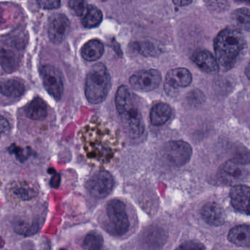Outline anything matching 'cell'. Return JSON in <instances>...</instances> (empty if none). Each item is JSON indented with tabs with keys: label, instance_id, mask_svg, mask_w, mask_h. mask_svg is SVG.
<instances>
[{
	"label": "cell",
	"instance_id": "cb8c5ba5",
	"mask_svg": "<svg viewBox=\"0 0 250 250\" xmlns=\"http://www.w3.org/2000/svg\"><path fill=\"white\" fill-rule=\"evenodd\" d=\"M14 229L21 235H31L39 231V225L35 221L18 220L15 224Z\"/></svg>",
	"mask_w": 250,
	"mask_h": 250
},
{
	"label": "cell",
	"instance_id": "7402d4cb",
	"mask_svg": "<svg viewBox=\"0 0 250 250\" xmlns=\"http://www.w3.org/2000/svg\"><path fill=\"white\" fill-rule=\"evenodd\" d=\"M103 20L102 11L95 5H89L83 17V25L86 28H94L98 27Z\"/></svg>",
	"mask_w": 250,
	"mask_h": 250
},
{
	"label": "cell",
	"instance_id": "7c38bea8",
	"mask_svg": "<svg viewBox=\"0 0 250 250\" xmlns=\"http://www.w3.org/2000/svg\"><path fill=\"white\" fill-rule=\"evenodd\" d=\"M231 204L241 213L250 215V187L235 186L229 192Z\"/></svg>",
	"mask_w": 250,
	"mask_h": 250
},
{
	"label": "cell",
	"instance_id": "484cf974",
	"mask_svg": "<svg viewBox=\"0 0 250 250\" xmlns=\"http://www.w3.org/2000/svg\"><path fill=\"white\" fill-rule=\"evenodd\" d=\"M2 66L5 71H13L17 68L19 59L17 55L11 51L2 49Z\"/></svg>",
	"mask_w": 250,
	"mask_h": 250
},
{
	"label": "cell",
	"instance_id": "7a4b0ae2",
	"mask_svg": "<svg viewBox=\"0 0 250 250\" xmlns=\"http://www.w3.org/2000/svg\"><path fill=\"white\" fill-rule=\"evenodd\" d=\"M115 105L127 135L131 139L140 137L145 131L144 121L134 96L126 86H121L117 90Z\"/></svg>",
	"mask_w": 250,
	"mask_h": 250
},
{
	"label": "cell",
	"instance_id": "ba28073f",
	"mask_svg": "<svg viewBox=\"0 0 250 250\" xmlns=\"http://www.w3.org/2000/svg\"><path fill=\"white\" fill-rule=\"evenodd\" d=\"M165 157L171 165L181 167L191 159L192 148L187 142L182 140L171 141L167 145L165 150Z\"/></svg>",
	"mask_w": 250,
	"mask_h": 250
},
{
	"label": "cell",
	"instance_id": "30bf717a",
	"mask_svg": "<svg viewBox=\"0 0 250 250\" xmlns=\"http://www.w3.org/2000/svg\"><path fill=\"white\" fill-rule=\"evenodd\" d=\"M247 173L248 171L246 165L232 159L220 167L218 176L219 180L225 184H235L242 181Z\"/></svg>",
	"mask_w": 250,
	"mask_h": 250
},
{
	"label": "cell",
	"instance_id": "9c48e42d",
	"mask_svg": "<svg viewBox=\"0 0 250 250\" xmlns=\"http://www.w3.org/2000/svg\"><path fill=\"white\" fill-rule=\"evenodd\" d=\"M71 23L66 16L56 14L49 18L48 26V36L52 43L60 44L62 43L70 31Z\"/></svg>",
	"mask_w": 250,
	"mask_h": 250
},
{
	"label": "cell",
	"instance_id": "4fadbf2b",
	"mask_svg": "<svg viewBox=\"0 0 250 250\" xmlns=\"http://www.w3.org/2000/svg\"><path fill=\"white\" fill-rule=\"evenodd\" d=\"M8 194L19 201H28L37 197L39 189L35 184L27 181H17L8 187Z\"/></svg>",
	"mask_w": 250,
	"mask_h": 250
},
{
	"label": "cell",
	"instance_id": "52a82bcc",
	"mask_svg": "<svg viewBox=\"0 0 250 250\" xmlns=\"http://www.w3.org/2000/svg\"><path fill=\"white\" fill-rule=\"evenodd\" d=\"M161 82V73L155 69L137 71L129 79L130 85L139 92L152 91L159 87Z\"/></svg>",
	"mask_w": 250,
	"mask_h": 250
},
{
	"label": "cell",
	"instance_id": "f546056e",
	"mask_svg": "<svg viewBox=\"0 0 250 250\" xmlns=\"http://www.w3.org/2000/svg\"><path fill=\"white\" fill-rule=\"evenodd\" d=\"M140 51L146 55H150V56H155L159 53V49L153 43H143L140 47Z\"/></svg>",
	"mask_w": 250,
	"mask_h": 250
},
{
	"label": "cell",
	"instance_id": "d590c367",
	"mask_svg": "<svg viewBox=\"0 0 250 250\" xmlns=\"http://www.w3.org/2000/svg\"><path fill=\"white\" fill-rule=\"evenodd\" d=\"M191 1H173V3L176 5L177 6L184 7L187 6L191 3Z\"/></svg>",
	"mask_w": 250,
	"mask_h": 250
},
{
	"label": "cell",
	"instance_id": "603a6c76",
	"mask_svg": "<svg viewBox=\"0 0 250 250\" xmlns=\"http://www.w3.org/2000/svg\"><path fill=\"white\" fill-rule=\"evenodd\" d=\"M232 19L241 30L250 32V10L242 8L235 10L232 14Z\"/></svg>",
	"mask_w": 250,
	"mask_h": 250
},
{
	"label": "cell",
	"instance_id": "836d02e7",
	"mask_svg": "<svg viewBox=\"0 0 250 250\" xmlns=\"http://www.w3.org/2000/svg\"><path fill=\"white\" fill-rule=\"evenodd\" d=\"M49 184H50L51 187H53V188H58L60 187V184H61V175L55 172Z\"/></svg>",
	"mask_w": 250,
	"mask_h": 250
},
{
	"label": "cell",
	"instance_id": "8992f818",
	"mask_svg": "<svg viewBox=\"0 0 250 250\" xmlns=\"http://www.w3.org/2000/svg\"><path fill=\"white\" fill-rule=\"evenodd\" d=\"M41 77L43 87L47 93L55 100H61L64 86L60 71L52 65H44L41 69Z\"/></svg>",
	"mask_w": 250,
	"mask_h": 250
},
{
	"label": "cell",
	"instance_id": "1f68e13d",
	"mask_svg": "<svg viewBox=\"0 0 250 250\" xmlns=\"http://www.w3.org/2000/svg\"><path fill=\"white\" fill-rule=\"evenodd\" d=\"M203 93L199 90H194L189 93L188 96V101L191 103H194V104H198L199 103H202L203 102Z\"/></svg>",
	"mask_w": 250,
	"mask_h": 250
},
{
	"label": "cell",
	"instance_id": "4dcf8cb0",
	"mask_svg": "<svg viewBox=\"0 0 250 250\" xmlns=\"http://www.w3.org/2000/svg\"><path fill=\"white\" fill-rule=\"evenodd\" d=\"M39 8L45 10L57 9L61 5L60 1H52V0H40L37 1Z\"/></svg>",
	"mask_w": 250,
	"mask_h": 250
},
{
	"label": "cell",
	"instance_id": "2e32d148",
	"mask_svg": "<svg viewBox=\"0 0 250 250\" xmlns=\"http://www.w3.org/2000/svg\"><path fill=\"white\" fill-rule=\"evenodd\" d=\"M25 91V85L20 79L12 78L1 83V93L9 99H19Z\"/></svg>",
	"mask_w": 250,
	"mask_h": 250
},
{
	"label": "cell",
	"instance_id": "277c9868",
	"mask_svg": "<svg viewBox=\"0 0 250 250\" xmlns=\"http://www.w3.org/2000/svg\"><path fill=\"white\" fill-rule=\"evenodd\" d=\"M105 229L114 236H122L129 229L130 222L126 207L118 199L110 200L106 205Z\"/></svg>",
	"mask_w": 250,
	"mask_h": 250
},
{
	"label": "cell",
	"instance_id": "3957f363",
	"mask_svg": "<svg viewBox=\"0 0 250 250\" xmlns=\"http://www.w3.org/2000/svg\"><path fill=\"white\" fill-rule=\"evenodd\" d=\"M110 87V74L106 67L102 63L92 67L86 77L84 87L87 101L92 104L102 103L107 96Z\"/></svg>",
	"mask_w": 250,
	"mask_h": 250
},
{
	"label": "cell",
	"instance_id": "ac0fdd59",
	"mask_svg": "<svg viewBox=\"0 0 250 250\" xmlns=\"http://www.w3.org/2000/svg\"><path fill=\"white\" fill-rule=\"evenodd\" d=\"M171 115L172 109L169 104L166 103L156 104L150 110V122L156 126L164 125L169 121Z\"/></svg>",
	"mask_w": 250,
	"mask_h": 250
},
{
	"label": "cell",
	"instance_id": "83f0119b",
	"mask_svg": "<svg viewBox=\"0 0 250 250\" xmlns=\"http://www.w3.org/2000/svg\"><path fill=\"white\" fill-rule=\"evenodd\" d=\"M175 250H205V247L199 241H188L183 243Z\"/></svg>",
	"mask_w": 250,
	"mask_h": 250
},
{
	"label": "cell",
	"instance_id": "d4e9b609",
	"mask_svg": "<svg viewBox=\"0 0 250 250\" xmlns=\"http://www.w3.org/2000/svg\"><path fill=\"white\" fill-rule=\"evenodd\" d=\"M103 243L102 235L97 231H92L86 235L83 246L87 250H100L103 247Z\"/></svg>",
	"mask_w": 250,
	"mask_h": 250
},
{
	"label": "cell",
	"instance_id": "4316f807",
	"mask_svg": "<svg viewBox=\"0 0 250 250\" xmlns=\"http://www.w3.org/2000/svg\"><path fill=\"white\" fill-rule=\"evenodd\" d=\"M234 160L240 162L244 165H248L250 164V151L247 150L245 147H237L234 153Z\"/></svg>",
	"mask_w": 250,
	"mask_h": 250
},
{
	"label": "cell",
	"instance_id": "8fae6325",
	"mask_svg": "<svg viewBox=\"0 0 250 250\" xmlns=\"http://www.w3.org/2000/svg\"><path fill=\"white\" fill-rule=\"evenodd\" d=\"M192 82V76L188 69L175 68L167 73L165 79V88L167 93L170 94L180 87H188Z\"/></svg>",
	"mask_w": 250,
	"mask_h": 250
},
{
	"label": "cell",
	"instance_id": "5bb4252c",
	"mask_svg": "<svg viewBox=\"0 0 250 250\" xmlns=\"http://www.w3.org/2000/svg\"><path fill=\"white\" fill-rule=\"evenodd\" d=\"M191 61L204 72L216 74L219 71V66L217 61L213 55L206 50L197 51L191 56Z\"/></svg>",
	"mask_w": 250,
	"mask_h": 250
},
{
	"label": "cell",
	"instance_id": "f35d334b",
	"mask_svg": "<svg viewBox=\"0 0 250 250\" xmlns=\"http://www.w3.org/2000/svg\"><path fill=\"white\" fill-rule=\"evenodd\" d=\"M104 250V249L102 248V250Z\"/></svg>",
	"mask_w": 250,
	"mask_h": 250
},
{
	"label": "cell",
	"instance_id": "e0dca14e",
	"mask_svg": "<svg viewBox=\"0 0 250 250\" xmlns=\"http://www.w3.org/2000/svg\"><path fill=\"white\" fill-rule=\"evenodd\" d=\"M228 239L238 247H250V226L238 225L229 231Z\"/></svg>",
	"mask_w": 250,
	"mask_h": 250
},
{
	"label": "cell",
	"instance_id": "74e56055",
	"mask_svg": "<svg viewBox=\"0 0 250 250\" xmlns=\"http://www.w3.org/2000/svg\"><path fill=\"white\" fill-rule=\"evenodd\" d=\"M60 250H67L66 249H61Z\"/></svg>",
	"mask_w": 250,
	"mask_h": 250
},
{
	"label": "cell",
	"instance_id": "6da1fadb",
	"mask_svg": "<svg viewBox=\"0 0 250 250\" xmlns=\"http://www.w3.org/2000/svg\"><path fill=\"white\" fill-rule=\"evenodd\" d=\"M245 47L244 36L233 27H227L219 32L213 42L216 61L225 71L233 68Z\"/></svg>",
	"mask_w": 250,
	"mask_h": 250
},
{
	"label": "cell",
	"instance_id": "8d00e7d4",
	"mask_svg": "<svg viewBox=\"0 0 250 250\" xmlns=\"http://www.w3.org/2000/svg\"><path fill=\"white\" fill-rule=\"evenodd\" d=\"M245 74L247 78L250 80V62H249L248 65H247L245 68Z\"/></svg>",
	"mask_w": 250,
	"mask_h": 250
},
{
	"label": "cell",
	"instance_id": "9a60e30c",
	"mask_svg": "<svg viewBox=\"0 0 250 250\" xmlns=\"http://www.w3.org/2000/svg\"><path fill=\"white\" fill-rule=\"evenodd\" d=\"M203 219L212 226H220L226 220V215L222 206L216 203H208L202 208Z\"/></svg>",
	"mask_w": 250,
	"mask_h": 250
},
{
	"label": "cell",
	"instance_id": "ffe728a7",
	"mask_svg": "<svg viewBox=\"0 0 250 250\" xmlns=\"http://www.w3.org/2000/svg\"><path fill=\"white\" fill-rule=\"evenodd\" d=\"M27 118L33 121H42L48 115L47 106L43 99L36 98L25 108Z\"/></svg>",
	"mask_w": 250,
	"mask_h": 250
},
{
	"label": "cell",
	"instance_id": "f1b7e54d",
	"mask_svg": "<svg viewBox=\"0 0 250 250\" xmlns=\"http://www.w3.org/2000/svg\"><path fill=\"white\" fill-rule=\"evenodd\" d=\"M69 8L75 15L80 17L84 14L87 7H86V2L84 1H71L69 2Z\"/></svg>",
	"mask_w": 250,
	"mask_h": 250
},
{
	"label": "cell",
	"instance_id": "e575fe53",
	"mask_svg": "<svg viewBox=\"0 0 250 250\" xmlns=\"http://www.w3.org/2000/svg\"><path fill=\"white\" fill-rule=\"evenodd\" d=\"M10 130V124L4 117L1 118V134H7Z\"/></svg>",
	"mask_w": 250,
	"mask_h": 250
},
{
	"label": "cell",
	"instance_id": "d6a6232c",
	"mask_svg": "<svg viewBox=\"0 0 250 250\" xmlns=\"http://www.w3.org/2000/svg\"><path fill=\"white\" fill-rule=\"evenodd\" d=\"M10 152L13 154H15L17 156V159L20 161V162H23L27 159V156L24 154V150L23 149L20 148L19 147H16V146H11L9 149Z\"/></svg>",
	"mask_w": 250,
	"mask_h": 250
},
{
	"label": "cell",
	"instance_id": "5b68a950",
	"mask_svg": "<svg viewBox=\"0 0 250 250\" xmlns=\"http://www.w3.org/2000/svg\"><path fill=\"white\" fill-rule=\"evenodd\" d=\"M115 186V180L109 172L100 171L92 175L86 183L89 193L95 198L104 199L107 197Z\"/></svg>",
	"mask_w": 250,
	"mask_h": 250
},
{
	"label": "cell",
	"instance_id": "44dd1931",
	"mask_svg": "<svg viewBox=\"0 0 250 250\" xmlns=\"http://www.w3.org/2000/svg\"><path fill=\"white\" fill-rule=\"evenodd\" d=\"M166 239L165 231L160 228H150L145 232L143 240L145 244L150 250H155L161 248Z\"/></svg>",
	"mask_w": 250,
	"mask_h": 250
},
{
	"label": "cell",
	"instance_id": "d6986e66",
	"mask_svg": "<svg viewBox=\"0 0 250 250\" xmlns=\"http://www.w3.org/2000/svg\"><path fill=\"white\" fill-rule=\"evenodd\" d=\"M104 52V46L102 42L97 39L89 41L82 49V56L89 62L98 61Z\"/></svg>",
	"mask_w": 250,
	"mask_h": 250
}]
</instances>
